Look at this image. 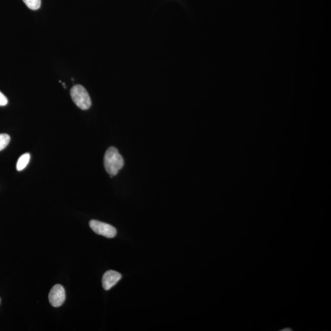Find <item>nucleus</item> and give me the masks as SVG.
Returning a JSON list of instances; mask_svg holds the SVG:
<instances>
[{"instance_id": "obj_3", "label": "nucleus", "mask_w": 331, "mask_h": 331, "mask_svg": "<svg viewBox=\"0 0 331 331\" xmlns=\"http://www.w3.org/2000/svg\"><path fill=\"white\" fill-rule=\"evenodd\" d=\"M89 225L90 228L97 235L105 236L106 238H113L117 235L116 229L111 224L92 220L90 221Z\"/></svg>"}, {"instance_id": "obj_8", "label": "nucleus", "mask_w": 331, "mask_h": 331, "mask_svg": "<svg viewBox=\"0 0 331 331\" xmlns=\"http://www.w3.org/2000/svg\"><path fill=\"white\" fill-rule=\"evenodd\" d=\"M11 140L10 136L7 134H0V151L8 146Z\"/></svg>"}, {"instance_id": "obj_9", "label": "nucleus", "mask_w": 331, "mask_h": 331, "mask_svg": "<svg viewBox=\"0 0 331 331\" xmlns=\"http://www.w3.org/2000/svg\"><path fill=\"white\" fill-rule=\"evenodd\" d=\"M8 101L7 97L0 92V106H4L8 104Z\"/></svg>"}, {"instance_id": "obj_5", "label": "nucleus", "mask_w": 331, "mask_h": 331, "mask_svg": "<svg viewBox=\"0 0 331 331\" xmlns=\"http://www.w3.org/2000/svg\"><path fill=\"white\" fill-rule=\"evenodd\" d=\"M121 278V275L116 271H108L103 277V287L105 290H111Z\"/></svg>"}, {"instance_id": "obj_6", "label": "nucleus", "mask_w": 331, "mask_h": 331, "mask_svg": "<svg viewBox=\"0 0 331 331\" xmlns=\"http://www.w3.org/2000/svg\"><path fill=\"white\" fill-rule=\"evenodd\" d=\"M30 155L28 153L22 155L17 161L16 168L17 171H21L25 169L30 162Z\"/></svg>"}, {"instance_id": "obj_1", "label": "nucleus", "mask_w": 331, "mask_h": 331, "mask_svg": "<svg viewBox=\"0 0 331 331\" xmlns=\"http://www.w3.org/2000/svg\"><path fill=\"white\" fill-rule=\"evenodd\" d=\"M124 160L116 148L111 147L106 151L104 157V166L106 172L111 177L117 175L123 168Z\"/></svg>"}, {"instance_id": "obj_10", "label": "nucleus", "mask_w": 331, "mask_h": 331, "mask_svg": "<svg viewBox=\"0 0 331 331\" xmlns=\"http://www.w3.org/2000/svg\"><path fill=\"white\" fill-rule=\"evenodd\" d=\"M0 302H1V299H0Z\"/></svg>"}, {"instance_id": "obj_7", "label": "nucleus", "mask_w": 331, "mask_h": 331, "mask_svg": "<svg viewBox=\"0 0 331 331\" xmlns=\"http://www.w3.org/2000/svg\"><path fill=\"white\" fill-rule=\"evenodd\" d=\"M27 7L32 10H37L41 7V0H23Z\"/></svg>"}, {"instance_id": "obj_2", "label": "nucleus", "mask_w": 331, "mask_h": 331, "mask_svg": "<svg viewBox=\"0 0 331 331\" xmlns=\"http://www.w3.org/2000/svg\"><path fill=\"white\" fill-rule=\"evenodd\" d=\"M71 96L74 103L83 110H87L91 107L92 101L87 91L81 85H77L71 90Z\"/></svg>"}, {"instance_id": "obj_4", "label": "nucleus", "mask_w": 331, "mask_h": 331, "mask_svg": "<svg viewBox=\"0 0 331 331\" xmlns=\"http://www.w3.org/2000/svg\"><path fill=\"white\" fill-rule=\"evenodd\" d=\"M65 299V290L63 287L59 284L55 285L48 294V300L50 304L54 308H59L63 304Z\"/></svg>"}]
</instances>
